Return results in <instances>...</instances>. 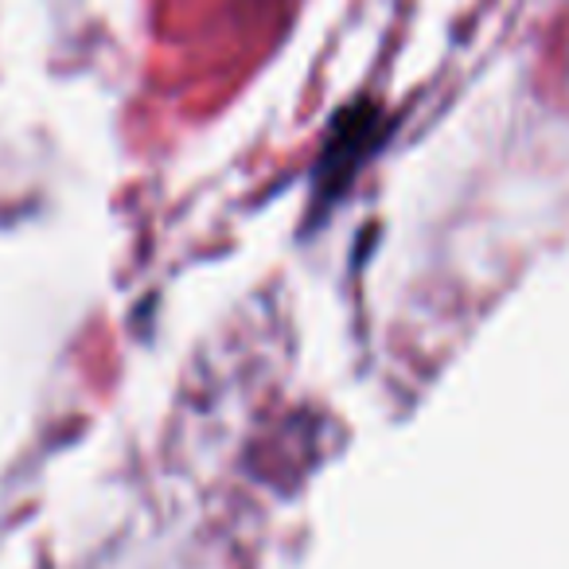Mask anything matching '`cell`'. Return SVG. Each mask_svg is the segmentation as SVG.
<instances>
[{"label": "cell", "mask_w": 569, "mask_h": 569, "mask_svg": "<svg viewBox=\"0 0 569 569\" xmlns=\"http://www.w3.org/2000/svg\"><path fill=\"white\" fill-rule=\"evenodd\" d=\"M379 133H382V118L371 102L348 106V110L332 121V133H328L325 152H320V168H317L320 196H336V191L348 188V180L367 160V152L375 149Z\"/></svg>", "instance_id": "1"}]
</instances>
